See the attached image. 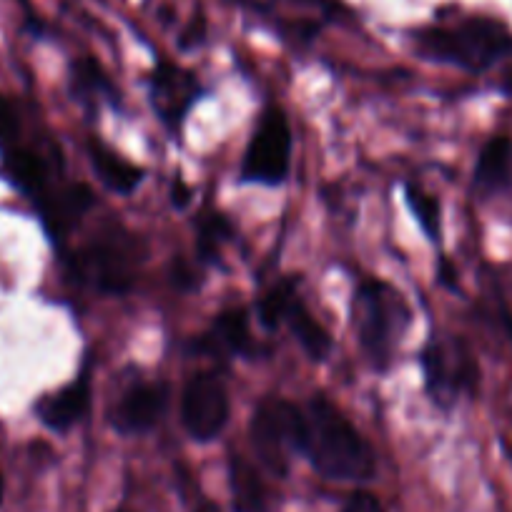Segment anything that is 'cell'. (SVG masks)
I'll list each match as a JSON object with an SVG mask.
<instances>
[{"label":"cell","mask_w":512,"mask_h":512,"mask_svg":"<svg viewBox=\"0 0 512 512\" xmlns=\"http://www.w3.org/2000/svg\"><path fill=\"white\" fill-rule=\"evenodd\" d=\"M3 492H6V482H3V475H0V502H3Z\"/></svg>","instance_id":"30"},{"label":"cell","mask_w":512,"mask_h":512,"mask_svg":"<svg viewBox=\"0 0 512 512\" xmlns=\"http://www.w3.org/2000/svg\"><path fill=\"white\" fill-rule=\"evenodd\" d=\"M234 239V224L221 211H204L196 221V262L216 264L221 251Z\"/></svg>","instance_id":"20"},{"label":"cell","mask_w":512,"mask_h":512,"mask_svg":"<svg viewBox=\"0 0 512 512\" xmlns=\"http://www.w3.org/2000/svg\"><path fill=\"white\" fill-rule=\"evenodd\" d=\"M410 307L405 297L379 279H364L352 297V322L359 347L377 369L390 367L397 342L410 327Z\"/></svg>","instance_id":"4"},{"label":"cell","mask_w":512,"mask_h":512,"mask_svg":"<svg viewBox=\"0 0 512 512\" xmlns=\"http://www.w3.org/2000/svg\"><path fill=\"white\" fill-rule=\"evenodd\" d=\"M86 149L88 161H91L93 166V174L98 176V181H101L108 191H113V194L118 196H128L139 189L141 181H144L146 176V171L141 169L139 164L123 159L118 151H113L111 146L103 144L96 136L88 139Z\"/></svg>","instance_id":"15"},{"label":"cell","mask_w":512,"mask_h":512,"mask_svg":"<svg viewBox=\"0 0 512 512\" xmlns=\"http://www.w3.org/2000/svg\"><path fill=\"white\" fill-rule=\"evenodd\" d=\"M299 455L327 480L369 482L377 475V455L369 442L324 395H314L304 407Z\"/></svg>","instance_id":"1"},{"label":"cell","mask_w":512,"mask_h":512,"mask_svg":"<svg viewBox=\"0 0 512 512\" xmlns=\"http://www.w3.org/2000/svg\"><path fill=\"white\" fill-rule=\"evenodd\" d=\"M204 33H206L204 18H201V16L194 18V21H191V26L184 31V36H181V48L199 46V43L204 41Z\"/></svg>","instance_id":"26"},{"label":"cell","mask_w":512,"mask_h":512,"mask_svg":"<svg viewBox=\"0 0 512 512\" xmlns=\"http://www.w3.org/2000/svg\"><path fill=\"white\" fill-rule=\"evenodd\" d=\"M116 512H131V510H116Z\"/></svg>","instance_id":"31"},{"label":"cell","mask_w":512,"mask_h":512,"mask_svg":"<svg viewBox=\"0 0 512 512\" xmlns=\"http://www.w3.org/2000/svg\"><path fill=\"white\" fill-rule=\"evenodd\" d=\"M146 249L136 234L121 224H106L83 241L66 259L68 277L81 287L108 297H123L134 289Z\"/></svg>","instance_id":"2"},{"label":"cell","mask_w":512,"mask_h":512,"mask_svg":"<svg viewBox=\"0 0 512 512\" xmlns=\"http://www.w3.org/2000/svg\"><path fill=\"white\" fill-rule=\"evenodd\" d=\"M0 171L3 179L23 194L26 199L33 201V206L41 204L61 181V156L56 149L46 151L33 149V146H11V149L0 151Z\"/></svg>","instance_id":"10"},{"label":"cell","mask_w":512,"mask_h":512,"mask_svg":"<svg viewBox=\"0 0 512 512\" xmlns=\"http://www.w3.org/2000/svg\"><path fill=\"white\" fill-rule=\"evenodd\" d=\"M249 437L262 465L274 475L284 477L292 455H299L302 450L304 410L284 397H264L249 422Z\"/></svg>","instance_id":"5"},{"label":"cell","mask_w":512,"mask_h":512,"mask_svg":"<svg viewBox=\"0 0 512 512\" xmlns=\"http://www.w3.org/2000/svg\"><path fill=\"white\" fill-rule=\"evenodd\" d=\"M166 407H169V384L136 382L118 397L116 407L111 410V427L126 437L146 435L159 425Z\"/></svg>","instance_id":"12"},{"label":"cell","mask_w":512,"mask_h":512,"mask_svg":"<svg viewBox=\"0 0 512 512\" xmlns=\"http://www.w3.org/2000/svg\"><path fill=\"white\" fill-rule=\"evenodd\" d=\"M292 128L282 106H267L259 116L239 169L241 184L282 186L292 169Z\"/></svg>","instance_id":"7"},{"label":"cell","mask_w":512,"mask_h":512,"mask_svg":"<svg viewBox=\"0 0 512 512\" xmlns=\"http://www.w3.org/2000/svg\"><path fill=\"white\" fill-rule=\"evenodd\" d=\"M284 327L292 332V337L297 339V344L304 349V354H307L312 362H324V359L332 354V334L324 329V324L309 312L307 304L299 297L294 299L292 307L284 314Z\"/></svg>","instance_id":"18"},{"label":"cell","mask_w":512,"mask_h":512,"mask_svg":"<svg viewBox=\"0 0 512 512\" xmlns=\"http://www.w3.org/2000/svg\"><path fill=\"white\" fill-rule=\"evenodd\" d=\"M201 98L199 78L171 61H159L149 76V101L166 131L181 134L186 116Z\"/></svg>","instance_id":"9"},{"label":"cell","mask_w":512,"mask_h":512,"mask_svg":"<svg viewBox=\"0 0 512 512\" xmlns=\"http://www.w3.org/2000/svg\"><path fill=\"white\" fill-rule=\"evenodd\" d=\"M18 136H21V113L11 98L0 93V151L16 146Z\"/></svg>","instance_id":"23"},{"label":"cell","mask_w":512,"mask_h":512,"mask_svg":"<svg viewBox=\"0 0 512 512\" xmlns=\"http://www.w3.org/2000/svg\"><path fill=\"white\" fill-rule=\"evenodd\" d=\"M96 204V196L86 184H58L41 204L36 206L43 221V229L56 244H61L68 234L78 226V221L88 214Z\"/></svg>","instance_id":"13"},{"label":"cell","mask_w":512,"mask_h":512,"mask_svg":"<svg viewBox=\"0 0 512 512\" xmlns=\"http://www.w3.org/2000/svg\"><path fill=\"white\" fill-rule=\"evenodd\" d=\"M71 93L78 103L91 113L101 111V106L118 108L121 106V93L113 86L108 73L103 71L101 63L91 56L76 58L71 66Z\"/></svg>","instance_id":"16"},{"label":"cell","mask_w":512,"mask_h":512,"mask_svg":"<svg viewBox=\"0 0 512 512\" xmlns=\"http://www.w3.org/2000/svg\"><path fill=\"white\" fill-rule=\"evenodd\" d=\"M405 201L410 206L412 216L420 224L422 234L432 241H440L442 236V206L437 196L422 189L420 184H405Z\"/></svg>","instance_id":"22"},{"label":"cell","mask_w":512,"mask_h":512,"mask_svg":"<svg viewBox=\"0 0 512 512\" xmlns=\"http://www.w3.org/2000/svg\"><path fill=\"white\" fill-rule=\"evenodd\" d=\"M196 512H219V507L211 505V502H204L201 507H196Z\"/></svg>","instance_id":"29"},{"label":"cell","mask_w":512,"mask_h":512,"mask_svg":"<svg viewBox=\"0 0 512 512\" xmlns=\"http://www.w3.org/2000/svg\"><path fill=\"white\" fill-rule=\"evenodd\" d=\"M229 482L234 492V505L239 512H264L267 510V487L251 462L241 455H231Z\"/></svg>","instance_id":"19"},{"label":"cell","mask_w":512,"mask_h":512,"mask_svg":"<svg viewBox=\"0 0 512 512\" xmlns=\"http://www.w3.org/2000/svg\"><path fill=\"white\" fill-rule=\"evenodd\" d=\"M342 512H384L382 502L372 495V492L357 490L349 495V500L344 502Z\"/></svg>","instance_id":"25"},{"label":"cell","mask_w":512,"mask_h":512,"mask_svg":"<svg viewBox=\"0 0 512 512\" xmlns=\"http://www.w3.org/2000/svg\"><path fill=\"white\" fill-rule=\"evenodd\" d=\"M437 277H440V282L445 284V287H450V289L457 287V282H455L457 272H455V267H452V264L447 262V259H442V262H440V269H437Z\"/></svg>","instance_id":"28"},{"label":"cell","mask_w":512,"mask_h":512,"mask_svg":"<svg viewBox=\"0 0 512 512\" xmlns=\"http://www.w3.org/2000/svg\"><path fill=\"white\" fill-rule=\"evenodd\" d=\"M422 377L430 400L442 410L455 407L462 395H475L480 367L470 347L457 337H432L420 352Z\"/></svg>","instance_id":"6"},{"label":"cell","mask_w":512,"mask_h":512,"mask_svg":"<svg viewBox=\"0 0 512 512\" xmlns=\"http://www.w3.org/2000/svg\"><path fill=\"white\" fill-rule=\"evenodd\" d=\"M475 186L482 194H497L512 186V141L507 136H492L482 146L475 166Z\"/></svg>","instance_id":"17"},{"label":"cell","mask_w":512,"mask_h":512,"mask_svg":"<svg viewBox=\"0 0 512 512\" xmlns=\"http://www.w3.org/2000/svg\"><path fill=\"white\" fill-rule=\"evenodd\" d=\"M417 53L430 61L482 73L512 53V33L492 18L472 16L452 26H430L415 33Z\"/></svg>","instance_id":"3"},{"label":"cell","mask_w":512,"mask_h":512,"mask_svg":"<svg viewBox=\"0 0 512 512\" xmlns=\"http://www.w3.org/2000/svg\"><path fill=\"white\" fill-rule=\"evenodd\" d=\"M191 196H194L191 186L184 179H174V184H171V204L176 209H186L191 204Z\"/></svg>","instance_id":"27"},{"label":"cell","mask_w":512,"mask_h":512,"mask_svg":"<svg viewBox=\"0 0 512 512\" xmlns=\"http://www.w3.org/2000/svg\"><path fill=\"white\" fill-rule=\"evenodd\" d=\"M231 415L229 390L216 372H199L181 392V425L196 442H214Z\"/></svg>","instance_id":"8"},{"label":"cell","mask_w":512,"mask_h":512,"mask_svg":"<svg viewBox=\"0 0 512 512\" xmlns=\"http://www.w3.org/2000/svg\"><path fill=\"white\" fill-rule=\"evenodd\" d=\"M171 284L179 292H191V289H196V269L186 264L184 259H174L171 262Z\"/></svg>","instance_id":"24"},{"label":"cell","mask_w":512,"mask_h":512,"mask_svg":"<svg viewBox=\"0 0 512 512\" xmlns=\"http://www.w3.org/2000/svg\"><path fill=\"white\" fill-rule=\"evenodd\" d=\"M186 352L194 354V357H211L216 362L251 357L256 349L254 339H251L249 309L229 307L216 314L209 327L199 337L191 339Z\"/></svg>","instance_id":"11"},{"label":"cell","mask_w":512,"mask_h":512,"mask_svg":"<svg viewBox=\"0 0 512 512\" xmlns=\"http://www.w3.org/2000/svg\"><path fill=\"white\" fill-rule=\"evenodd\" d=\"M297 284V277L279 279V282L274 284L272 289H267L264 297L256 302V319H259V324H262L267 332H274V329H279L284 324V314L292 307L294 299L299 297Z\"/></svg>","instance_id":"21"},{"label":"cell","mask_w":512,"mask_h":512,"mask_svg":"<svg viewBox=\"0 0 512 512\" xmlns=\"http://www.w3.org/2000/svg\"><path fill=\"white\" fill-rule=\"evenodd\" d=\"M91 410V372L83 369L73 382L63 384L61 390L41 397L36 405V415L48 430L68 432L76 427Z\"/></svg>","instance_id":"14"}]
</instances>
